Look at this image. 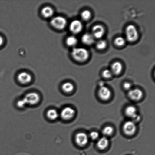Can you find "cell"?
<instances>
[{
    "mask_svg": "<svg viewBox=\"0 0 155 155\" xmlns=\"http://www.w3.org/2000/svg\"><path fill=\"white\" fill-rule=\"evenodd\" d=\"M51 24L54 28L58 30H61L63 29L66 27L67 21L63 17L57 16L51 20Z\"/></svg>",
    "mask_w": 155,
    "mask_h": 155,
    "instance_id": "cell-3",
    "label": "cell"
},
{
    "mask_svg": "<svg viewBox=\"0 0 155 155\" xmlns=\"http://www.w3.org/2000/svg\"><path fill=\"white\" fill-rule=\"evenodd\" d=\"M83 24L80 21L75 20L71 22L70 25V31L74 34H78L81 31L83 28Z\"/></svg>",
    "mask_w": 155,
    "mask_h": 155,
    "instance_id": "cell-8",
    "label": "cell"
},
{
    "mask_svg": "<svg viewBox=\"0 0 155 155\" xmlns=\"http://www.w3.org/2000/svg\"><path fill=\"white\" fill-rule=\"evenodd\" d=\"M98 95L102 100H107L110 98L111 92L108 88L104 86L100 88L98 91Z\"/></svg>",
    "mask_w": 155,
    "mask_h": 155,
    "instance_id": "cell-10",
    "label": "cell"
},
{
    "mask_svg": "<svg viewBox=\"0 0 155 155\" xmlns=\"http://www.w3.org/2000/svg\"><path fill=\"white\" fill-rule=\"evenodd\" d=\"M123 130L126 135L131 136L136 132L137 127L136 124L132 121H126L123 126Z\"/></svg>",
    "mask_w": 155,
    "mask_h": 155,
    "instance_id": "cell-5",
    "label": "cell"
},
{
    "mask_svg": "<svg viewBox=\"0 0 155 155\" xmlns=\"http://www.w3.org/2000/svg\"><path fill=\"white\" fill-rule=\"evenodd\" d=\"M128 96L131 99L139 100L142 98L143 93L142 91L139 89H130L129 91Z\"/></svg>",
    "mask_w": 155,
    "mask_h": 155,
    "instance_id": "cell-11",
    "label": "cell"
},
{
    "mask_svg": "<svg viewBox=\"0 0 155 155\" xmlns=\"http://www.w3.org/2000/svg\"><path fill=\"white\" fill-rule=\"evenodd\" d=\"M81 41L85 45H90L94 43V37L91 33H85L82 36Z\"/></svg>",
    "mask_w": 155,
    "mask_h": 155,
    "instance_id": "cell-14",
    "label": "cell"
},
{
    "mask_svg": "<svg viewBox=\"0 0 155 155\" xmlns=\"http://www.w3.org/2000/svg\"><path fill=\"white\" fill-rule=\"evenodd\" d=\"M41 14L44 17L49 18L51 17L54 15V11L51 7L47 6L42 9Z\"/></svg>",
    "mask_w": 155,
    "mask_h": 155,
    "instance_id": "cell-17",
    "label": "cell"
},
{
    "mask_svg": "<svg viewBox=\"0 0 155 155\" xmlns=\"http://www.w3.org/2000/svg\"><path fill=\"white\" fill-rule=\"evenodd\" d=\"M66 42L68 46L73 47L77 45L78 40L75 36H71L67 38Z\"/></svg>",
    "mask_w": 155,
    "mask_h": 155,
    "instance_id": "cell-20",
    "label": "cell"
},
{
    "mask_svg": "<svg viewBox=\"0 0 155 155\" xmlns=\"http://www.w3.org/2000/svg\"><path fill=\"white\" fill-rule=\"evenodd\" d=\"M22 100L26 105H35L39 102L40 97L36 93L31 92L27 94Z\"/></svg>",
    "mask_w": 155,
    "mask_h": 155,
    "instance_id": "cell-4",
    "label": "cell"
},
{
    "mask_svg": "<svg viewBox=\"0 0 155 155\" xmlns=\"http://www.w3.org/2000/svg\"><path fill=\"white\" fill-rule=\"evenodd\" d=\"M18 107L20 108H23L26 105L25 103L22 99L19 100V101H18L17 103Z\"/></svg>",
    "mask_w": 155,
    "mask_h": 155,
    "instance_id": "cell-27",
    "label": "cell"
},
{
    "mask_svg": "<svg viewBox=\"0 0 155 155\" xmlns=\"http://www.w3.org/2000/svg\"><path fill=\"white\" fill-rule=\"evenodd\" d=\"M122 68L123 66L119 62H116L112 65L111 71L112 73L115 75H118L122 71Z\"/></svg>",
    "mask_w": 155,
    "mask_h": 155,
    "instance_id": "cell-16",
    "label": "cell"
},
{
    "mask_svg": "<svg viewBox=\"0 0 155 155\" xmlns=\"http://www.w3.org/2000/svg\"><path fill=\"white\" fill-rule=\"evenodd\" d=\"M107 46V42L104 40H100L97 42L96 47L99 50H103Z\"/></svg>",
    "mask_w": 155,
    "mask_h": 155,
    "instance_id": "cell-23",
    "label": "cell"
},
{
    "mask_svg": "<svg viewBox=\"0 0 155 155\" xmlns=\"http://www.w3.org/2000/svg\"><path fill=\"white\" fill-rule=\"evenodd\" d=\"M62 89L64 92L70 93L74 89V86L72 83L70 82H66L63 85Z\"/></svg>",
    "mask_w": 155,
    "mask_h": 155,
    "instance_id": "cell-19",
    "label": "cell"
},
{
    "mask_svg": "<svg viewBox=\"0 0 155 155\" xmlns=\"http://www.w3.org/2000/svg\"><path fill=\"white\" fill-rule=\"evenodd\" d=\"M99 136V134L98 132L96 131H93L90 134L89 137L91 139L95 140L98 139Z\"/></svg>",
    "mask_w": 155,
    "mask_h": 155,
    "instance_id": "cell-26",
    "label": "cell"
},
{
    "mask_svg": "<svg viewBox=\"0 0 155 155\" xmlns=\"http://www.w3.org/2000/svg\"><path fill=\"white\" fill-rule=\"evenodd\" d=\"M102 74L103 77L105 78H109L112 77V73L111 70L107 69L103 71Z\"/></svg>",
    "mask_w": 155,
    "mask_h": 155,
    "instance_id": "cell-25",
    "label": "cell"
},
{
    "mask_svg": "<svg viewBox=\"0 0 155 155\" xmlns=\"http://www.w3.org/2000/svg\"><path fill=\"white\" fill-rule=\"evenodd\" d=\"M47 117L51 120L57 119L59 116L58 112L54 109H51L48 110L47 113Z\"/></svg>",
    "mask_w": 155,
    "mask_h": 155,
    "instance_id": "cell-18",
    "label": "cell"
},
{
    "mask_svg": "<svg viewBox=\"0 0 155 155\" xmlns=\"http://www.w3.org/2000/svg\"><path fill=\"white\" fill-rule=\"evenodd\" d=\"M125 114L127 116L133 119L134 123L139 121L140 119V117L137 114V110L134 106H130L126 108Z\"/></svg>",
    "mask_w": 155,
    "mask_h": 155,
    "instance_id": "cell-6",
    "label": "cell"
},
{
    "mask_svg": "<svg viewBox=\"0 0 155 155\" xmlns=\"http://www.w3.org/2000/svg\"><path fill=\"white\" fill-rule=\"evenodd\" d=\"M126 36L127 40L130 42H133L137 40L139 37V33L135 26L130 25L126 29Z\"/></svg>",
    "mask_w": 155,
    "mask_h": 155,
    "instance_id": "cell-2",
    "label": "cell"
},
{
    "mask_svg": "<svg viewBox=\"0 0 155 155\" xmlns=\"http://www.w3.org/2000/svg\"><path fill=\"white\" fill-rule=\"evenodd\" d=\"M124 87L127 90H130L132 87V85L128 82H126L124 84Z\"/></svg>",
    "mask_w": 155,
    "mask_h": 155,
    "instance_id": "cell-28",
    "label": "cell"
},
{
    "mask_svg": "<svg viewBox=\"0 0 155 155\" xmlns=\"http://www.w3.org/2000/svg\"><path fill=\"white\" fill-rule=\"evenodd\" d=\"M104 28L101 25H97L94 26L92 28V35L94 38L99 39L103 37L104 34Z\"/></svg>",
    "mask_w": 155,
    "mask_h": 155,
    "instance_id": "cell-12",
    "label": "cell"
},
{
    "mask_svg": "<svg viewBox=\"0 0 155 155\" xmlns=\"http://www.w3.org/2000/svg\"><path fill=\"white\" fill-rule=\"evenodd\" d=\"M91 16V12L88 10H85L82 12L81 17L82 19L84 21H87L90 18Z\"/></svg>",
    "mask_w": 155,
    "mask_h": 155,
    "instance_id": "cell-24",
    "label": "cell"
},
{
    "mask_svg": "<svg viewBox=\"0 0 155 155\" xmlns=\"http://www.w3.org/2000/svg\"><path fill=\"white\" fill-rule=\"evenodd\" d=\"M75 142L78 145L82 147L86 145L88 142V137L86 133H79L76 135Z\"/></svg>",
    "mask_w": 155,
    "mask_h": 155,
    "instance_id": "cell-7",
    "label": "cell"
},
{
    "mask_svg": "<svg viewBox=\"0 0 155 155\" xmlns=\"http://www.w3.org/2000/svg\"><path fill=\"white\" fill-rule=\"evenodd\" d=\"M114 129L111 127L107 126L105 127L102 130V134L105 136H110L113 133Z\"/></svg>",
    "mask_w": 155,
    "mask_h": 155,
    "instance_id": "cell-21",
    "label": "cell"
},
{
    "mask_svg": "<svg viewBox=\"0 0 155 155\" xmlns=\"http://www.w3.org/2000/svg\"><path fill=\"white\" fill-rule=\"evenodd\" d=\"M109 144V140L104 137L99 140L97 143V146L99 149L103 150L107 148Z\"/></svg>",
    "mask_w": 155,
    "mask_h": 155,
    "instance_id": "cell-15",
    "label": "cell"
},
{
    "mask_svg": "<svg viewBox=\"0 0 155 155\" xmlns=\"http://www.w3.org/2000/svg\"><path fill=\"white\" fill-rule=\"evenodd\" d=\"M114 42L117 46H122L125 43V39L124 38L119 36L115 39Z\"/></svg>",
    "mask_w": 155,
    "mask_h": 155,
    "instance_id": "cell-22",
    "label": "cell"
},
{
    "mask_svg": "<svg viewBox=\"0 0 155 155\" xmlns=\"http://www.w3.org/2000/svg\"><path fill=\"white\" fill-rule=\"evenodd\" d=\"M18 80L22 84H27L31 81L32 77L31 75L27 72H22L18 75Z\"/></svg>",
    "mask_w": 155,
    "mask_h": 155,
    "instance_id": "cell-13",
    "label": "cell"
},
{
    "mask_svg": "<svg viewBox=\"0 0 155 155\" xmlns=\"http://www.w3.org/2000/svg\"><path fill=\"white\" fill-rule=\"evenodd\" d=\"M75 113V110L72 108L66 107L62 110L61 116L63 119L68 120L73 117Z\"/></svg>",
    "mask_w": 155,
    "mask_h": 155,
    "instance_id": "cell-9",
    "label": "cell"
},
{
    "mask_svg": "<svg viewBox=\"0 0 155 155\" xmlns=\"http://www.w3.org/2000/svg\"><path fill=\"white\" fill-rule=\"evenodd\" d=\"M4 43V39L1 36H0V46L3 45Z\"/></svg>",
    "mask_w": 155,
    "mask_h": 155,
    "instance_id": "cell-29",
    "label": "cell"
},
{
    "mask_svg": "<svg viewBox=\"0 0 155 155\" xmlns=\"http://www.w3.org/2000/svg\"><path fill=\"white\" fill-rule=\"evenodd\" d=\"M71 54L75 60L78 61L83 62L87 60L89 53L87 50L84 48H74L72 49Z\"/></svg>",
    "mask_w": 155,
    "mask_h": 155,
    "instance_id": "cell-1",
    "label": "cell"
}]
</instances>
